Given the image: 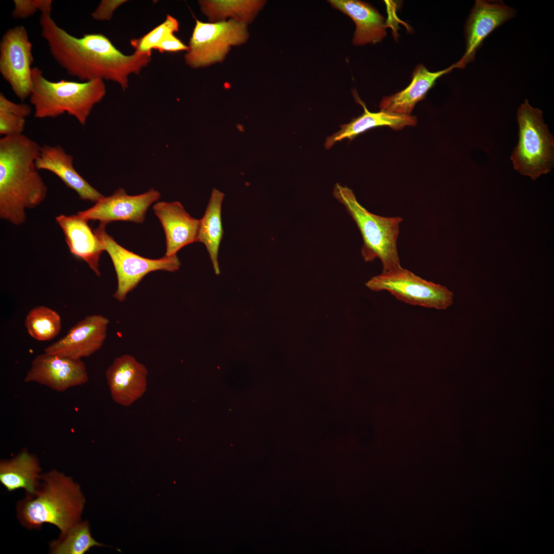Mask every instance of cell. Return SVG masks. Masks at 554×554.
<instances>
[{"label": "cell", "mask_w": 554, "mask_h": 554, "mask_svg": "<svg viewBox=\"0 0 554 554\" xmlns=\"http://www.w3.org/2000/svg\"><path fill=\"white\" fill-rule=\"evenodd\" d=\"M39 24L41 36L47 42L51 56L68 74L82 82L111 81L125 91L129 76L138 74L143 68L144 59L140 53L123 54L102 34L75 37L58 26L48 14H41Z\"/></svg>", "instance_id": "1"}, {"label": "cell", "mask_w": 554, "mask_h": 554, "mask_svg": "<svg viewBox=\"0 0 554 554\" xmlns=\"http://www.w3.org/2000/svg\"><path fill=\"white\" fill-rule=\"evenodd\" d=\"M40 147L24 134L0 139V217L15 225L25 222L26 209L35 208L47 196L35 163Z\"/></svg>", "instance_id": "2"}, {"label": "cell", "mask_w": 554, "mask_h": 554, "mask_svg": "<svg viewBox=\"0 0 554 554\" xmlns=\"http://www.w3.org/2000/svg\"><path fill=\"white\" fill-rule=\"evenodd\" d=\"M41 480L43 483L36 494L18 503V518L29 529L38 528L45 523L54 525L62 538L80 522L85 497L77 483L55 470L41 475Z\"/></svg>", "instance_id": "3"}, {"label": "cell", "mask_w": 554, "mask_h": 554, "mask_svg": "<svg viewBox=\"0 0 554 554\" xmlns=\"http://www.w3.org/2000/svg\"><path fill=\"white\" fill-rule=\"evenodd\" d=\"M32 90L30 103L38 118H55L67 113L84 126L94 106L106 94L103 80L77 82L47 80L38 67L31 70Z\"/></svg>", "instance_id": "4"}, {"label": "cell", "mask_w": 554, "mask_h": 554, "mask_svg": "<svg viewBox=\"0 0 554 554\" xmlns=\"http://www.w3.org/2000/svg\"><path fill=\"white\" fill-rule=\"evenodd\" d=\"M333 196L346 208L359 229L363 239L362 256L366 262L379 259L382 272L401 267L397 249L399 228L403 218L384 217L373 214L357 201L352 190L337 183Z\"/></svg>", "instance_id": "5"}, {"label": "cell", "mask_w": 554, "mask_h": 554, "mask_svg": "<svg viewBox=\"0 0 554 554\" xmlns=\"http://www.w3.org/2000/svg\"><path fill=\"white\" fill-rule=\"evenodd\" d=\"M519 141L510 159L521 174L536 180L549 172L554 164V141L542 111L525 100L517 111Z\"/></svg>", "instance_id": "6"}, {"label": "cell", "mask_w": 554, "mask_h": 554, "mask_svg": "<svg viewBox=\"0 0 554 554\" xmlns=\"http://www.w3.org/2000/svg\"><path fill=\"white\" fill-rule=\"evenodd\" d=\"M249 34L247 24L233 19L215 23H203L196 19L186 63L197 68L221 62L232 46L246 42Z\"/></svg>", "instance_id": "7"}, {"label": "cell", "mask_w": 554, "mask_h": 554, "mask_svg": "<svg viewBox=\"0 0 554 554\" xmlns=\"http://www.w3.org/2000/svg\"><path fill=\"white\" fill-rule=\"evenodd\" d=\"M106 224L100 223L93 230L109 255L116 274L117 286L113 298L124 301L128 293L132 291L143 278L150 272L157 270L174 272L177 270L181 263L176 255L159 259L142 257L125 249L109 235L106 231Z\"/></svg>", "instance_id": "8"}, {"label": "cell", "mask_w": 554, "mask_h": 554, "mask_svg": "<svg viewBox=\"0 0 554 554\" xmlns=\"http://www.w3.org/2000/svg\"><path fill=\"white\" fill-rule=\"evenodd\" d=\"M366 285L374 291H387L411 305L445 310L453 303V293L445 286L427 281L402 267L382 272Z\"/></svg>", "instance_id": "9"}, {"label": "cell", "mask_w": 554, "mask_h": 554, "mask_svg": "<svg viewBox=\"0 0 554 554\" xmlns=\"http://www.w3.org/2000/svg\"><path fill=\"white\" fill-rule=\"evenodd\" d=\"M32 46L22 25L9 28L0 42V73L17 98L24 101L32 90Z\"/></svg>", "instance_id": "10"}, {"label": "cell", "mask_w": 554, "mask_h": 554, "mask_svg": "<svg viewBox=\"0 0 554 554\" xmlns=\"http://www.w3.org/2000/svg\"><path fill=\"white\" fill-rule=\"evenodd\" d=\"M160 197V192L153 188L130 195L120 188L110 196H103L92 207L78 211L77 214L88 221L98 220L106 225L114 221L142 223L149 207Z\"/></svg>", "instance_id": "11"}, {"label": "cell", "mask_w": 554, "mask_h": 554, "mask_svg": "<svg viewBox=\"0 0 554 554\" xmlns=\"http://www.w3.org/2000/svg\"><path fill=\"white\" fill-rule=\"evenodd\" d=\"M109 323V319L103 315H87L65 336L45 348L44 352L73 360L89 357L103 345Z\"/></svg>", "instance_id": "12"}, {"label": "cell", "mask_w": 554, "mask_h": 554, "mask_svg": "<svg viewBox=\"0 0 554 554\" xmlns=\"http://www.w3.org/2000/svg\"><path fill=\"white\" fill-rule=\"evenodd\" d=\"M88 381L86 367L81 360L45 352L34 359L24 378L26 383H37L57 391L82 385Z\"/></svg>", "instance_id": "13"}, {"label": "cell", "mask_w": 554, "mask_h": 554, "mask_svg": "<svg viewBox=\"0 0 554 554\" xmlns=\"http://www.w3.org/2000/svg\"><path fill=\"white\" fill-rule=\"evenodd\" d=\"M515 14V10L502 2L476 1L465 26V52L456 63L457 68H464L473 61L485 38Z\"/></svg>", "instance_id": "14"}, {"label": "cell", "mask_w": 554, "mask_h": 554, "mask_svg": "<svg viewBox=\"0 0 554 554\" xmlns=\"http://www.w3.org/2000/svg\"><path fill=\"white\" fill-rule=\"evenodd\" d=\"M105 374L112 398L121 405H131L146 390L148 370L131 355L116 358Z\"/></svg>", "instance_id": "15"}, {"label": "cell", "mask_w": 554, "mask_h": 554, "mask_svg": "<svg viewBox=\"0 0 554 554\" xmlns=\"http://www.w3.org/2000/svg\"><path fill=\"white\" fill-rule=\"evenodd\" d=\"M164 229L165 255L171 256L184 246L197 242L200 220L192 217L179 202H159L153 206Z\"/></svg>", "instance_id": "16"}, {"label": "cell", "mask_w": 554, "mask_h": 554, "mask_svg": "<svg viewBox=\"0 0 554 554\" xmlns=\"http://www.w3.org/2000/svg\"><path fill=\"white\" fill-rule=\"evenodd\" d=\"M74 158L60 145L45 144L35 160L38 170H45L57 176L65 185L75 191L81 200L95 203L104 195L87 182L74 169Z\"/></svg>", "instance_id": "17"}, {"label": "cell", "mask_w": 554, "mask_h": 554, "mask_svg": "<svg viewBox=\"0 0 554 554\" xmlns=\"http://www.w3.org/2000/svg\"><path fill=\"white\" fill-rule=\"evenodd\" d=\"M65 235L69 250L74 256L87 263L97 276L101 275L99 261L105 251L101 241L89 226L88 221L75 214H61L55 217Z\"/></svg>", "instance_id": "18"}, {"label": "cell", "mask_w": 554, "mask_h": 554, "mask_svg": "<svg viewBox=\"0 0 554 554\" xmlns=\"http://www.w3.org/2000/svg\"><path fill=\"white\" fill-rule=\"evenodd\" d=\"M328 2L354 22L356 29L352 39L354 45L375 44L386 35L384 17L370 4L357 0H330Z\"/></svg>", "instance_id": "19"}, {"label": "cell", "mask_w": 554, "mask_h": 554, "mask_svg": "<svg viewBox=\"0 0 554 554\" xmlns=\"http://www.w3.org/2000/svg\"><path fill=\"white\" fill-rule=\"evenodd\" d=\"M457 68L456 64L437 72L429 71L423 65L414 69L410 84L404 90L385 96L380 103V110L397 114L411 115L418 102L423 100L438 78Z\"/></svg>", "instance_id": "20"}, {"label": "cell", "mask_w": 554, "mask_h": 554, "mask_svg": "<svg viewBox=\"0 0 554 554\" xmlns=\"http://www.w3.org/2000/svg\"><path fill=\"white\" fill-rule=\"evenodd\" d=\"M41 470L38 459L24 449L11 460L1 461L0 481L9 491L24 488L31 498L39 487Z\"/></svg>", "instance_id": "21"}, {"label": "cell", "mask_w": 554, "mask_h": 554, "mask_svg": "<svg viewBox=\"0 0 554 554\" xmlns=\"http://www.w3.org/2000/svg\"><path fill=\"white\" fill-rule=\"evenodd\" d=\"M364 112L346 124L340 126V130L327 138L325 147L330 148L336 142L343 139L353 140L358 135L372 128L389 126L394 130H401L406 126H413L417 124L416 116L412 115L397 114L380 110L370 112L364 104L360 101Z\"/></svg>", "instance_id": "22"}, {"label": "cell", "mask_w": 554, "mask_h": 554, "mask_svg": "<svg viewBox=\"0 0 554 554\" xmlns=\"http://www.w3.org/2000/svg\"><path fill=\"white\" fill-rule=\"evenodd\" d=\"M225 194L213 189L203 217L200 219L197 242L205 245L216 274L220 272L218 264L219 247L224 234L221 211Z\"/></svg>", "instance_id": "23"}, {"label": "cell", "mask_w": 554, "mask_h": 554, "mask_svg": "<svg viewBox=\"0 0 554 554\" xmlns=\"http://www.w3.org/2000/svg\"><path fill=\"white\" fill-rule=\"evenodd\" d=\"M199 3L202 11L210 21H224L230 17L247 24L253 19L265 1H200Z\"/></svg>", "instance_id": "24"}, {"label": "cell", "mask_w": 554, "mask_h": 554, "mask_svg": "<svg viewBox=\"0 0 554 554\" xmlns=\"http://www.w3.org/2000/svg\"><path fill=\"white\" fill-rule=\"evenodd\" d=\"M25 325L31 338L39 341H47L54 339L60 332L61 318L51 308L38 306L27 313Z\"/></svg>", "instance_id": "25"}, {"label": "cell", "mask_w": 554, "mask_h": 554, "mask_svg": "<svg viewBox=\"0 0 554 554\" xmlns=\"http://www.w3.org/2000/svg\"><path fill=\"white\" fill-rule=\"evenodd\" d=\"M50 545L51 553L54 554H84L92 547L106 546L92 537L87 521L77 523Z\"/></svg>", "instance_id": "26"}, {"label": "cell", "mask_w": 554, "mask_h": 554, "mask_svg": "<svg viewBox=\"0 0 554 554\" xmlns=\"http://www.w3.org/2000/svg\"><path fill=\"white\" fill-rule=\"evenodd\" d=\"M27 104L15 103L0 93V134L4 136L22 134L26 120L31 113Z\"/></svg>", "instance_id": "27"}, {"label": "cell", "mask_w": 554, "mask_h": 554, "mask_svg": "<svg viewBox=\"0 0 554 554\" xmlns=\"http://www.w3.org/2000/svg\"><path fill=\"white\" fill-rule=\"evenodd\" d=\"M179 28L177 20L167 15L162 23L141 37L131 39L130 44L136 51L150 52L168 35L177 32Z\"/></svg>", "instance_id": "28"}, {"label": "cell", "mask_w": 554, "mask_h": 554, "mask_svg": "<svg viewBox=\"0 0 554 554\" xmlns=\"http://www.w3.org/2000/svg\"><path fill=\"white\" fill-rule=\"evenodd\" d=\"M127 1L102 0L91 13L92 17L97 21H110L115 10Z\"/></svg>", "instance_id": "29"}, {"label": "cell", "mask_w": 554, "mask_h": 554, "mask_svg": "<svg viewBox=\"0 0 554 554\" xmlns=\"http://www.w3.org/2000/svg\"><path fill=\"white\" fill-rule=\"evenodd\" d=\"M14 8L12 16L15 19H24L34 14L37 11L34 0H14Z\"/></svg>", "instance_id": "30"}, {"label": "cell", "mask_w": 554, "mask_h": 554, "mask_svg": "<svg viewBox=\"0 0 554 554\" xmlns=\"http://www.w3.org/2000/svg\"><path fill=\"white\" fill-rule=\"evenodd\" d=\"M188 49V46L185 45L174 36V34L168 35L154 48V49L157 50L161 52H176L187 50Z\"/></svg>", "instance_id": "31"}, {"label": "cell", "mask_w": 554, "mask_h": 554, "mask_svg": "<svg viewBox=\"0 0 554 554\" xmlns=\"http://www.w3.org/2000/svg\"><path fill=\"white\" fill-rule=\"evenodd\" d=\"M35 5L42 14H50L52 11V1L51 0H34Z\"/></svg>", "instance_id": "32"}]
</instances>
